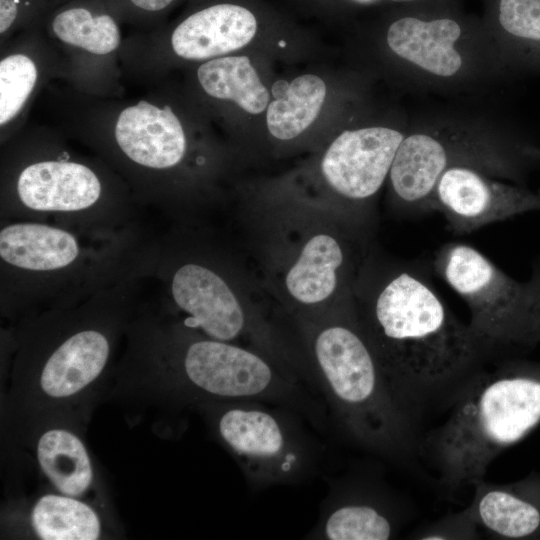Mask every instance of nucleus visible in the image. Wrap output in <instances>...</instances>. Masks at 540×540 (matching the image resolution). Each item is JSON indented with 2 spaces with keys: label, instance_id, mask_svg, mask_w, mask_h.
Here are the masks:
<instances>
[{
  "label": "nucleus",
  "instance_id": "2",
  "mask_svg": "<svg viewBox=\"0 0 540 540\" xmlns=\"http://www.w3.org/2000/svg\"><path fill=\"white\" fill-rule=\"evenodd\" d=\"M140 223L89 230L0 220V304L4 314L65 307L131 277L148 279L153 240Z\"/></svg>",
  "mask_w": 540,
  "mask_h": 540
},
{
  "label": "nucleus",
  "instance_id": "29",
  "mask_svg": "<svg viewBox=\"0 0 540 540\" xmlns=\"http://www.w3.org/2000/svg\"><path fill=\"white\" fill-rule=\"evenodd\" d=\"M396 3H404V4H418V3H424L429 2L433 0H389Z\"/></svg>",
  "mask_w": 540,
  "mask_h": 540
},
{
  "label": "nucleus",
  "instance_id": "7",
  "mask_svg": "<svg viewBox=\"0 0 540 540\" xmlns=\"http://www.w3.org/2000/svg\"><path fill=\"white\" fill-rule=\"evenodd\" d=\"M540 163V149L504 128L447 118L413 126L398 147L389 182L396 206L406 214L430 212L433 189L450 167L467 165L523 184Z\"/></svg>",
  "mask_w": 540,
  "mask_h": 540
},
{
  "label": "nucleus",
  "instance_id": "23",
  "mask_svg": "<svg viewBox=\"0 0 540 540\" xmlns=\"http://www.w3.org/2000/svg\"><path fill=\"white\" fill-rule=\"evenodd\" d=\"M394 532V522L383 508L367 501L348 500L325 511L315 535L326 540H387Z\"/></svg>",
  "mask_w": 540,
  "mask_h": 540
},
{
  "label": "nucleus",
  "instance_id": "11",
  "mask_svg": "<svg viewBox=\"0 0 540 540\" xmlns=\"http://www.w3.org/2000/svg\"><path fill=\"white\" fill-rule=\"evenodd\" d=\"M149 278L158 280L184 327L208 338L232 342L253 331L231 284L207 258L183 250L172 234L154 236Z\"/></svg>",
  "mask_w": 540,
  "mask_h": 540
},
{
  "label": "nucleus",
  "instance_id": "1",
  "mask_svg": "<svg viewBox=\"0 0 540 540\" xmlns=\"http://www.w3.org/2000/svg\"><path fill=\"white\" fill-rule=\"evenodd\" d=\"M357 318L398 403L415 421L450 408L484 369L494 344L445 305L421 267L394 268Z\"/></svg>",
  "mask_w": 540,
  "mask_h": 540
},
{
  "label": "nucleus",
  "instance_id": "13",
  "mask_svg": "<svg viewBox=\"0 0 540 540\" xmlns=\"http://www.w3.org/2000/svg\"><path fill=\"white\" fill-rule=\"evenodd\" d=\"M506 181L472 166H452L436 182L430 210L440 212L455 234L540 211V189Z\"/></svg>",
  "mask_w": 540,
  "mask_h": 540
},
{
  "label": "nucleus",
  "instance_id": "17",
  "mask_svg": "<svg viewBox=\"0 0 540 540\" xmlns=\"http://www.w3.org/2000/svg\"><path fill=\"white\" fill-rule=\"evenodd\" d=\"M50 31L60 42L94 55H108L121 43L117 15L104 0H75L53 12Z\"/></svg>",
  "mask_w": 540,
  "mask_h": 540
},
{
  "label": "nucleus",
  "instance_id": "14",
  "mask_svg": "<svg viewBox=\"0 0 540 540\" xmlns=\"http://www.w3.org/2000/svg\"><path fill=\"white\" fill-rule=\"evenodd\" d=\"M405 134L385 126L342 132L322 159V173L328 184L347 201L365 204L389 177Z\"/></svg>",
  "mask_w": 540,
  "mask_h": 540
},
{
  "label": "nucleus",
  "instance_id": "4",
  "mask_svg": "<svg viewBox=\"0 0 540 540\" xmlns=\"http://www.w3.org/2000/svg\"><path fill=\"white\" fill-rule=\"evenodd\" d=\"M422 443L449 490L484 479L492 461L540 422V374L513 366L481 370Z\"/></svg>",
  "mask_w": 540,
  "mask_h": 540
},
{
  "label": "nucleus",
  "instance_id": "20",
  "mask_svg": "<svg viewBox=\"0 0 540 540\" xmlns=\"http://www.w3.org/2000/svg\"><path fill=\"white\" fill-rule=\"evenodd\" d=\"M272 94L275 100L267 108L268 130L277 139L290 140L318 116L325 100L326 85L316 75H302L290 83L275 82Z\"/></svg>",
  "mask_w": 540,
  "mask_h": 540
},
{
  "label": "nucleus",
  "instance_id": "27",
  "mask_svg": "<svg viewBox=\"0 0 540 540\" xmlns=\"http://www.w3.org/2000/svg\"><path fill=\"white\" fill-rule=\"evenodd\" d=\"M477 522L468 506L463 511L442 519L416 538L423 540H446V539H473L478 535Z\"/></svg>",
  "mask_w": 540,
  "mask_h": 540
},
{
  "label": "nucleus",
  "instance_id": "19",
  "mask_svg": "<svg viewBox=\"0 0 540 540\" xmlns=\"http://www.w3.org/2000/svg\"><path fill=\"white\" fill-rule=\"evenodd\" d=\"M345 253L332 235L320 233L309 239L285 277L291 297L304 305H315L335 292Z\"/></svg>",
  "mask_w": 540,
  "mask_h": 540
},
{
  "label": "nucleus",
  "instance_id": "8",
  "mask_svg": "<svg viewBox=\"0 0 540 540\" xmlns=\"http://www.w3.org/2000/svg\"><path fill=\"white\" fill-rule=\"evenodd\" d=\"M388 27L389 50L411 73L413 84L466 89L508 72L484 21L456 11L447 1L412 4Z\"/></svg>",
  "mask_w": 540,
  "mask_h": 540
},
{
  "label": "nucleus",
  "instance_id": "10",
  "mask_svg": "<svg viewBox=\"0 0 540 540\" xmlns=\"http://www.w3.org/2000/svg\"><path fill=\"white\" fill-rule=\"evenodd\" d=\"M258 401L219 402L216 430L253 487L293 483L310 470L314 450L284 411Z\"/></svg>",
  "mask_w": 540,
  "mask_h": 540
},
{
  "label": "nucleus",
  "instance_id": "22",
  "mask_svg": "<svg viewBox=\"0 0 540 540\" xmlns=\"http://www.w3.org/2000/svg\"><path fill=\"white\" fill-rule=\"evenodd\" d=\"M39 464L53 485L68 496L83 494L92 482V467L81 440L63 429L48 430L37 445Z\"/></svg>",
  "mask_w": 540,
  "mask_h": 540
},
{
  "label": "nucleus",
  "instance_id": "6",
  "mask_svg": "<svg viewBox=\"0 0 540 540\" xmlns=\"http://www.w3.org/2000/svg\"><path fill=\"white\" fill-rule=\"evenodd\" d=\"M311 352L318 389L355 441L390 458L413 451L415 421L393 395L356 317L321 325Z\"/></svg>",
  "mask_w": 540,
  "mask_h": 540
},
{
  "label": "nucleus",
  "instance_id": "12",
  "mask_svg": "<svg viewBox=\"0 0 540 540\" xmlns=\"http://www.w3.org/2000/svg\"><path fill=\"white\" fill-rule=\"evenodd\" d=\"M433 268L466 303L473 331L497 345L518 344L527 282L506 274L474 247L449 242L435 253Z\"/></svg>",
  "mask_w": 540,
  "mask_h": 540
},
{
  "label": "nucleus",
  "instance_id": "3",
  "mask_svg": "<svg viewBox=\"0 0 540 540\" xmlns=\"http://www.w3.org/2000/svg\"><path fill=\"white\" fill-rule=\"evenodd\" d=\"M123 179L52 146H24L2 162L0 220H31L89 230L139 223Z\"/></svg>",
  "mask_w": 540,
  "mask_h": 540
},
{
  "label": "nucleus",
  "instance_id": "21",
  "mask_svg": "<svg viewBox=\"0 0 540 540\" xmlns=\"http://www.w3.org/2000/svg\"><path fill=\"white\" fill-rule=\"evenodd\" d=\"M197 79L209 96L233 101L250 114H259L268 105V90L246 56L208 60L199 66Z\"/></svg>",
  "mask_w": 540,
  "mask_h": 540
},
{
  "label": "nucleus",
  "instance_id": "18",
  "mask_svg": "<svg viewBox=\"0 0 540 540\" xmlns=\"http://www.w3.org/2000/svg\"><path fill=\"white\" fill-rule=\"evenodd\" d=\"M469 505L479 528L507 539L534 535L540 529V508L514 485H496L484 479L474 486Z\"/></svg>",
  "mask_w": 540,
  "mask_h": 540
},
{
  "label": "nucleus",
  "instance_id": "25",
  "mask_svg": "<svg viewBox=\"0 0 540 540\" xmlns=\"http://www.w3.org/2000/svg\"><path fill=\"white\" fill-rule=\"evenodd\" d=\"M38 80L36 62L26 53L16 52L0 61V125L5 127L19 116Z\"/></svg>",
  "mask_w": 540,
  "mask_h": 540
},
{
  "label": "nucleus",
  "instance_id": "16",
  "mask_svg": "<svg viewBox=\"0 0 540 540\" xmlns=\"http://www.w3.org/2000/svg\"><path fill=\"white\" fill-rule=\"evenodd\" d=\"M483 20L508 71L540 72V0H486Z\"/></svg>",
  "mask_w": 540,
  "mask_h": 540
},
{
  "label": "nucleus",
  "instance_id": "30",
  "mask_svg": "<svg viewBox=\"0 0 540 540\" xmlns=\"http://www.w3.org/2000/svg\"><path fill=\"white\" fill-rule=\"evenodd\" d=\"M362 1H366V0H362Z\"/></svg>",
  "mask_w": 540,
  "mask_h": 540
},
{
  "label": "nucleus",
  "instance_id": "15",
  "mask_svg": "<svg viewBox=\"0 0 540 540\" xmlns=\"http://www.w3.org/2000/svg\"><path fill=\"white\" fill-rule=\"evenodd\" d=\"M257 30L255 16L248 9L229 3L207 6L193 12L173 30L174 53L187 60H208L248 44Z\"/></svg>",
  "mask_w": 540,
  "mask_h": 540
},
{
  "label": "nucleus",
  "instance_id": "28",
  "mask_svg": "<svg viewBox=\"0 0 540 540\" xmlns=\"http://www.w3.org/2000/svg\"><path fill=\"white\" fill-rule=\"evenodd\" d=\"M119 16L136 18L156 17L167 10L175 0H104Z\"/></svg>",
  "mask_w": 540,
  "mask_h": 540
},
{
  "label": "nucleus",
  "instance_id": "26",
  "mask_svg": "<svg viewBox=\"0 0 540 540\" xmlns=\"http://www.w3.org/2000/svg\"><path fill=\"white\" fill-rule=\"evenodd\" d=\"M526 282L527 295L518 344L530 346L540 343V263Z\"/></svg>",
  "mask_w": 540,
  "mask_h": 540
},
{
  "label": "nucleus",
  "instance_id": "24",
  "mask_svg": "<svg viewBox=\"0 0 540 540\" xmlns=\"http://www.w3.org/2000/svg\"><path fill=\"white\" fill-rule=\"evenodd\" d=\"M32 525L44 540H95L100 535L96 513L70 497L46 495L32 511Z\"/></svg>",
  "mask_w": 540,
  "mask_h": 540
},
{
  "label": "nucleus",
  "instance_id": "5",
  "mask_svg": "<svg viewBox=\"0 0 540 540\" xmlns=\"http://www.w3.org/2000/svg\"><path fill=\"white\" fill-rule=\"evenodd\" d=\"M134 334L193 394L218 402L258 401L282 406L315 424L323 419L322 408L305 383L267 355L208 338L178 321L159 325L148 314L136 322Z\"/></svg>",
  "mask_w": 540,
  "mask_h": 540
},
{
  "label": "nucleus",
  "instance_id": "9",
  "mask_svg": "<svg viewBox=\"0 0 540 540\" xmlns=\"http://www.w3.org/2000/svg\"><path fill=\"white\" fill-rule=\"evenodd\" d=\"M96 146L126 179L138 206L175 214L179 200L173 175L186 158L188 142L169 105L142 99L124 107Z\"/></svg>",
  "mask_w": 540,
  "mask_h": 540
}]
</instances>
